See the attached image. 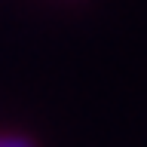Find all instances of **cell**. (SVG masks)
Returning a JSON list of instances; mask_svg holds the SVG:
<instances>
[{
	"label": "cell",
	"mask_w": 147,
	"mask_h": 147,
	"mask_svg": "<svg viewBox=\"0 0 147 147\" xmlns=\"http://www.w3.org/2000/svg\"><path fill=\"white\" fill-rule=\"evenodd\" d=\"M0 147H37L31 135H0Z\"/></svg>",
	"instance_id": "cell-1"
}]
</instances>
